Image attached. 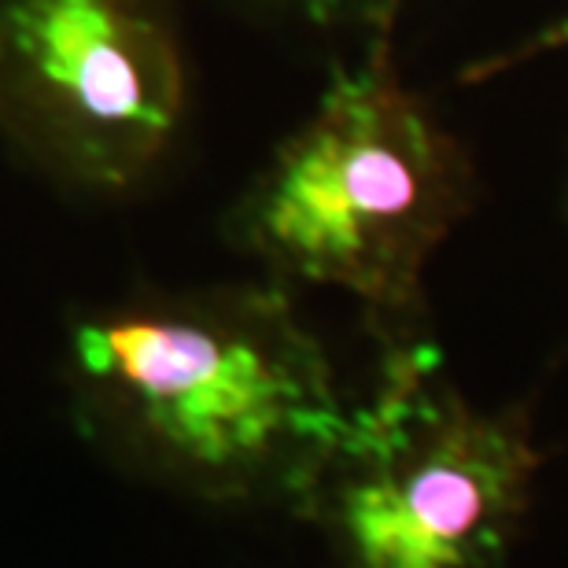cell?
Here are the masks:
<instances>
[{
  "label": "cell",
  "instance_id": "5b68a950",
  "mask_svg": "<svg viewBox=\"0 0 568 568\" xmlns=\"http://www.w3.org/2000/svg\"><path fill=\"white\" fill-rule=\"evenodd\" d=\"M568 49V11L558 19V22H550L547 30H539V33H531L528 41H520L517 49H509V55H491L487 63L480 67H473L469 78L473 82H480V78H491L498 71H506V67H514V63H525V60H539V55H550V52H561Z\"/></svg>",
  "mask_w": 568,
  "mask_h": 568
},
{
  "label": "cell",
  "instance_id": "7a4b0ae2",
  "mask_svg": "<svg viewBox=\"0 0 568 568\" xmlns=\"http://www.w3.org/2000/svg\"><path fill=\"white\" fill-rule=\"evenodd\" d=\"M392 27L395 11L373 22L366 55L339 67L241 207V244L274 274L355 295L381 322L417 311L469 200L462 152L395 71Z\"/></svg>",
  "mask_w": 568,
  "mask_h": 568
},
{
  "label": "cell",
  "instance_id": "8992f818",
  "mask_svg": "<svg viewBox=\"0 0 568 568\" xmlns=\"http://www.w3.org/2000/svg\"><path fill=\"white\" fill-rule=\"evenodd\" d=\"M284 4L322 22L358 16V11L369 19H381V16H388V11H395V0H284Z\"/></svg>",
  "mask_w": 568,
  "mask_h": 568
},
{
  "label": "cell",
  "instance_id": "277c9868",
  "mask_svg": "<svg viewBox=\"0 0 568 568\" xmlns=\"http://www.w3.org/2000/svg\"><path fill=\"white\" fill-rule=\"evenodd\" d=\"M185 111V67L152 0H0V130L33 163L119 192Z\"/></svg>",
  "mask_w": 568,
  "mask_h": 568
},
{
  "label": "cell",
  "instance_id": "3957f363",
  "mask_svg": "<svg viewBox=\"0 0 568 568\" xmlns=\"http://www.w3.org/2000/svg\"><path fill=\"white\" fill-rule=\"evenodd\" d=\"M539 450L520 414L476 410L422 339L392 344L381 381L303 517L344 568H491L531 506Z\"/></svg>",
  "mask_w": 568,
  "mask_h": 568
},
{
  "label": "cell",
  "instance_id": "6da1fadb",
  "mask_svg": "<svg viewBox=\"0 0 568 568\" xmlns=\"http://www.w3.org/2000/svg\"><path fill=\"white\" fill-rule=\"evenodd\" d=\"M71 381L97 436L207 503L303 514L351 428L317 336L274 288L152 295L89 314Z\"/></svg>",
  "mask_w": 568,
  "mask_h": 568
}]
</instances>
